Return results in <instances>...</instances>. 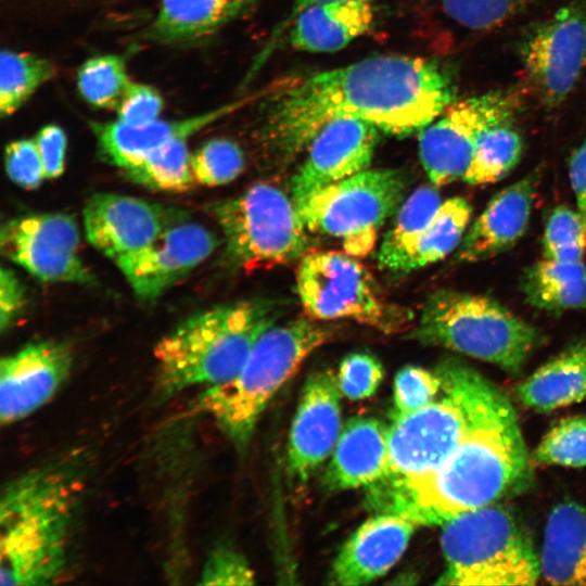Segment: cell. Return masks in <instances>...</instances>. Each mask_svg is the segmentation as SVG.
<instances>
[{"label": "cell", "instance_id": "cell-9", "mask_svg": "<svg viewBox=\"0 0 586 586\" xmlns=\"http://www.w3.org/2000/svg\"><path fill=\"white\" fill-rule=\"evenodd\" d=\"M211 211L224 233L226 264L234 269L285 265L306 251L307 228L297 206L273 184L258 182Z\"/></svg>", "mask_w": 586, "mask_h": 586}, {"label": "cell", "instance_id": "cell-46", "mask_svg": "<svg viewBox=\"0 0 586 586\" xmlns=\"http://www.w3.org/2000/svg\"><path fill=\"white\" fill-rule=\"evenodd\" d=\"M569 178L576 200V209L586 224V140L570 157Z\"/></svg>", "mask_w": 586, "mask_h": 586}, {"label": "cell", "instance_id": "cell-15", "mask_svg": "<svg viewBox=\"0 0 586 586\" xmlns=\"http://www.w3.org/2000/svg\"><path fill=\"white\" fill-rule=\"evenodd\" d=\"M82 216L88 241L116 264L186 220L187 213L133 196L100 193L88 200Z\"/></svg>", "mask_w": 586, "mask_h": 586}, {"label": "cell", "instance_id": "cell-24", "mask_svg": "<svg viewBox=\"0 0 586 586\" xmlns=\"http://www.w3.org/2000/svg\"><path fill=\"white\" fill-rule=\"evenodd\" d=\"M540 577L553 585H586V508L562 501L549 513L538 556Z\"/></svg>", "mask_w": 586, "mask_h": 586}, {"label": "cell", "instance_id": "cell-8", "mask_svg": "<svg viewBox=\"0 0 586 586\" xmlns=\"http://www.w3.org/2000/svg\"><path fill=\"white\" fill-rule=\"evenodd\" d=\"M435 370L442 378L438 396L419 410L392 419L386 480L432 472L456 449L466 433L477 371L457 358L444 359Z\"/></svg>", "mask_w": 586, "mask_h": 586}, {"label": "cell", "instance_id": "cell-7", "mask_svg": "<svg viewBox=\"0 0 586 586\" xmlns=\"http://www.w3.org/2000/svg\"><path fill=\"white\" fill-rule=\"evenodd\" d=\"M445 571L437 584L535 585L539 560L518 519L496 504L460 513L442 524Z\"/></svg>", "mask_w": 586, "mask_h": 586}, {"label": "cell", "instance_id": "cell-28", "mask_svg": "<svg viewBox=\"0 0 586 586\" xmlns=\"http://www.w3.org/2000/svg\"><path fill=\"white\" fill-rule=\"evenodd\" d=\"M471 213V205L462 198L443 202L426 227L394 258L386 270L410 272L447 256L460 245Z\"/></svg>", "mask_w": 586, "mask_h": 586}, {"label": "cell", "instance_id": "cell-3", "mask_svg": "<svg viewBox=\"0 0 586 586\" xmlns=\"http://www.w3.org/2000/svg\"><path fill=\"white\" fill-rule=\"evenodd\" d=\"M81 482L67 463L18 474L0 500L1 585L56 583L69 565Z\"/></svg>", "mask_w": 586, "mask_h": 586}, {"label": "cell", "instance_id": "cell-26", "mask_svg": "<svg viewBox=\"0 0 586 586\" xmlns=\"http://www.w3.org/2000/svg\"><path fill=\"white\" fill-rule=\"evenodd\" d=\"M256 0H161L149 35L163 43H190L211 37Z\"/></svg>", "mask_w": 586, "mask_h": 586}, {"label": "cell", "instance_id": "cell-41", "mask_svg": "<svg viewBox=\"0 0 586 586\" xmlns=\"http://www.w3.org/2000/svg\"><path fill=\"white\" fill-rule=\"evenodd\" d=\"M201 585H252L254 573L242 553L228 545L213 548L200 574Z\"/></svg>", "mask_w": 586, "mask_h": 586}, {"label": "cell", "instance_id": "cell-40", "mask_svg": "<svg viewBox=\"0 0 586 586\" xmlns=\"http://www.w3.org/2000/svg\"><path fill=\"white\" fill-rule=\"evenodd\" d=\"M383 379L381 362L367 353H353L340 364L336 380L343 395L353 400L374 394Z\"/></svg>", "mask_w": 586, "mask_h": 586}, {"label": "cell", "instance_id": "cell-23", "mask_svg": "<svg viewBox=\"0 0 586 586\" xmlns=\"http://www.w3.org/2000/svg\"><path fill=\"white\" fill-rule=\"evenodd\" d=\"M388 475V428L371 417L352 418L334 446L326 484L332 491L371 487Z\"/></svg>", "mask_w": 586, "mask_h": 586}, {"label": "cell", "instance_id": "cell-30", "mask_svg": "<svg viewBox=\"0 0 586 586\" xmlns=\"http://www.w3.org/2000/svg\"><path fill=\"white\" fill-rule=\"evenodd\" d=\"M522 152L523 140L513 118L495 123L479 136L462 180L471 186L497 182L515 167Z\"/></svg>", "mask_w": 586, "mask_h": 586}, {"label": "cell", "instance_id": "cell-34", "mask_svg": "<svg viewBox=\"0 0 586 586\" xmlns=\"http://www.w3.org/2000/svg\"><path fill=\"white\" fill-rule=\"evenodd\" d=\"M130 82L126 62L117 54L89 58L77 72L80 95L98 109L115 110Z\"/></svg>", "mask_w": 586, "mask_h": 586}, {"label": "cell", "instance_id": "cell-2", "mask_svg": "<svg viewBox=\"0 0 586 586\" xmlns=\"http://www.w3.org/2000/svg\"><path fill=\"white\" fill-rule=\"evenodd\" d=\"M527 448L508 397L477 372L466 433L432 472L370 487L372 506L419 525L449 519L520 491L530 481Z\"/></svg>", "mask_w": 586, "mask_h": 586}, {"label": "cell", "instance_id": "cell-39", "mask_svg": "<svg viewBox=\"0 0 586 586\" xmlns=\"http://www.w3.org/2000/svg\"><path fill=\"white\" fill-rule=\"evenodd\" d=\"M442 390V378L436 370L417 366L400 369L394 381L392 419L409 415L434 400Z\"/></svg>", "mask_w": 586, "mask_h": 586}, {"label": "cell", "instance_id": "cell-42", "mask_svg": "<svg viewBox=\"0 0 586 586\" xmlns=\"http://www.w3.org/2000/svg\"><path fill=\"white\" fill-rule=\"evenodd\" d=\"M4 166L9 178L25 189L38 188L46 178L34 139H18L4 150Z\"/></svg>", "mask_w": 586, "mask_h": 586}, {"label": "cell", "instance_id": "cell-13", "mask_svg": "<svg viewBox=\"0 0 586 586\" xmlns=\"http://www.w3.org/2000/svg\"><path fill=\"white\" fill-rule=\"evenodd\" d=\"M527 79L549 109L575 88L586 66V2L574 0L538 23L519 47Z\"/></svg>", "mask_w": 586, "mask_h": 586}, {"label": "cell", "instance_id": "cell-31", "mask_svg": "<svg viewBox=\"0 0 586 586\" xmlns=\"http://www.w3.org/2000/svg\"><path fill=\"white\" fill-rule=\"evenodd\" d=\"M55 75L54 65L42 56L13 50L0 55V114L13 115L43 84Z\"/></svg>", "mask_w": 586, "mask_h": 586}, {"label": "cell", "instance_id": "cell-33", "mask_svg": "<svg viewBox=\"0 0 586 586\" xmlns=\"http://www.w3.org/2000/svg\"><path fill=\"white\" fill-rule=\"evenodd\" d=\"M438 192L431 187L413 191L403 203L391 230L385 234L378 253L381 268L386 269L394 258L426 227L442 205Z\"/></svg>", "mask_w": 586, "mask_h": 586}, {"label": "cell", "instance_id": "cell-25", "mask_svg": "<svg viewBox=\"0 0 586 586\" xmlns=\"http://www.w3.org/2000/svg\"><path fill=\"white\" fill-rule=\"evenodd\" d=\"M374 18L366 0L316 4L298 13L290 27V43L307 52H333L365 34Z\"/></svg>", "mask_w": 586, "mask_h": 586}, {"label": "cell", "instance_id": "cell-29", "mask_svg": "<svg viewBox=\"0 0 586 586\" xmlns=\"http://www.w3.org/2000/svg\"><path fill=\"white\" fill-rule=\"evenodd\" d=\"M522 290L527 302L539 309L556 313L586 308V266L583 260L544 257L528 268Z\"/></svg>", "mask_w": 586, "mask_h": 586}, {"label": "cell", "instance_id": "cell-27", "mask_svg": "<svg viewBox=\"0 0 586 586\" xmlns=\"http://www.w3.org/2000/svg\"><path fill=\"white\" fill-rule=\"evenodd\" d=\"M527 408L548 412L586 400V341L574 344L537 368L518 387Z\"/></svg>", "mask_w": 586, "mask_h": 586}, {"label": "cell", "instance_id": "cell-35", "mask_svg": "<svg viewBox=\"0 0 586 586\" xmlns=\"http://www.w3.org/2000/svg\"><path fill=\"white\" fill-rule=\"evenodd\" d=\"M534 457L543 464L586 467V416H572L556 423L542 438Z\"/></svg>", "mask_w": 586, "mask_h": 586}, {"label": "cell", "instance_id": "cell-19", "mask_svg": "<svg viewBox=\"0 0 586 586\" xmlns=\"http://www.w3.org/2000/svg\"><path fill=\"white\" fill-rule=\"evenodd\" d=\"M341 391L334 373L318 371L305 382L291 426L288 470L305 482L334 449L341 431Z\"/></svg>", "mask_w": 586, "mask_h": 586}, {"label": "cell", "instance_id": "cell-36", "mask_svg": "<svg viewBox=\"0 0 586 586\" xmlns=\"http://www.w3.org/2000/svg\"><path fill=\"white\" fill-rule=\"evenodd\" d=\"M544 257L562 262L583 260L586 253V224L577 209L555 207L543 234Z\"/></svg>", "mask_w": 586, "mask_h": 586}, {"label": "cell", "instance_id": "cell-5", "mask_svg": "<svg viewBox=\"0 0 586 586\" xmlns=\"http://www.w3.org/2000/svg\"><path fill=\"white\" fill-rule=\"evenodd\" d=\"M310 318L271 326L258 337L241 370L229 381L205 387L198 407L243 450L269 399L304 359L331 336Z\"/></svg>", "mask_w": 586, "mask_h": 586}, {"label": "cell", "instance_id": "cell-37", "mask_svg": "<svg viewBox=\"0 0 586 586\" xmlns=\"http://www.w3.org/2000/svg\"><path fill=\"white\" fill-rule=\"evenodd\" d=\"M244 165L242 149L226 138L208 140L191 154L194 180L204 186H221L234 180Z\"/></svg>", "mask_w": 586, "mask_h": 586}, {"label": "cell", "instance_id": "cell-21", "mask_svg": "<svg viewBox=\"0 0 586 586\" xmlns=\"http://www.w3.org/2000/svg\"><path fill=\"white\" fill-rule=\"evenodd\" d=\"M245 101L233 102L180 119H155L143 125L118 120L91 123L101 157L120 169L139 163L151 152L178 139H188L208 125L231 114Z\"/></svg>", "mask_w": 586, "mask_h": 586}, {"label": "cell", "instance_id": "cell-11", "mask_svg": "<svg viewBox=\"0 0 586 586\" xmlns=\"http://www.w3.org/2000/svg\"><path fill=\"white\" fill-rule=\"evenodd\" d=\"M405 191L399 170L366 169L315 191L296 206L307 230L339 239L353 256H366Z\"/></svg>", "mask_w": 586, "mask_h": 586}, {"label": "cell", "instance_id": "cell-16", "mask_svg": "<svg viewBox=\"0 0 586 586\" xmlns=\"http://www.w3.org/2000/svg\"><path fill=\"white\" fill-rule=\"evenodd\" d=\"M205 227L180 221L166 229L151 245L116 263L136 295L151 301L182 280L217 247Z\"/></svg>", "mask_w": 586, "mask_h": 586}, {"label": "cell", "instance_id": "cell-4", "mask_svg": "<svg viewBox=\"0 0 586 586\" xmlns=\"http://www.w3.org/2000/svg\"><path fill=\"white\" fill-rule=\"evenodd\" d=\"M276 317L269 302L241 301L183 320L154 348L158 396L167 399L189 387L231 380Z\"/></svg>", "mask_w": 586, "mask_h": 586}, {"label": "cell", "instance_id": "cell-1", "mask_svg": "<svg viewBox=\"0 0 586 586\" xmlns=\"http://www.w3.org/2000/svg\"><path fill=\"white\" fill-rule=\"evenodd\" d=\"M455 100L454 81L435 61L371 56L273 92L265 102L262 137L272 155L288 160L333 119L358 118L403 137L431 124Z\"/></svg>", "mask_w": 586, "mask_h": 586}, {"label": "cell", "instance_id": "cell-38", "mask_svg": "<svg viewBox=\"0 0 586 586\" xmlns=\"http://www.w3.org/2000/svg\"><path fill=\"white\" fill-rule=\"evenodd\" d=\"M534 0H441L445 14L458 25L486 31L502 26Z\"/></svg>", "mask_w": 586, "mask_h": 586}, {"label": "cell", "instance_id": "cell-18", "mask_svg": "<svg viewBox=\"0 0 586 586\" xmlns=\"http://www.w3.org/2000/svg\"><path fill=\"white\" fill-rule=\"evenodd\" d=\"M380 130L358 118L328 123L310 141L305 162L291 184L294 203L315 191L366 170L380 139Z\"/></svg>", "mask_w": 586, "mask_h": 586}, {"label": "cell", "instance_id": "cell-44", "mask_svg": "<svg viewBox=\"0 0 586 586\" xmlns=\"http://www.w3.org/2000/svg\"><path fill=\"white\" fill-rule=\"evenodd\" d=\"M46 178L60 177L65 167L67 146L66 133L62 127L50 124L40 128L35 137Z\"/></svg>", "mask_w": 586, "mask_h": 586}, {"label": "cell", "instance_id": "cell-10", "mask_svg": "<svg viewBox=\"0 0 586 586\" xmlns=\"http://www.w3.org/2000/svg\"><path fill=\"white\" fill-rule=\"evenodd\" d=\"M296 288L313 320L353 319L394 333L405 329L412 318L409 309L388 303L370 271L346 252L304 254L297 267Z\"/></svg>", "mask_w": 586, "mask_h": 586}, {"label": "cell", "instance_id": "cell-20", "mask_svg": "<svg viewBox=\"0 0 586 586\" xmlns=\"http://www.w3.org/2000/svg\"><path fill=\"white\" fill-rule=\"evenodd\" d=\"M418 525L392 512L370 518L341 548L332 564L330 583L362 585L384 575L405 552Z\"/></svg>", "mask_w": 586, "mask_h": 586}, {"label": "cell", "instance_id": "cell-32", "mask_svg": "<svg viewBox=\"0 0 586 586\" xmlns=\"http://www.w3.org/2000/svg\"><path fill=\"white\" fill-rule=\"evenodd\" d=\"M125 176L145 188L183 192L191 188L194 177L187 139L168 142L133 166L124 169Z\"/></svg>", "mask_w": 586, "mask_h": 586}, {"label": "cell", "instance_id": "cell-12", "mask_svg": "<svg viewBox=\"0 0 586 586\" xmlns=\"http://www.w3.org/2000/svg\"><path fill=\"white\" fill-rule=\"evenodd\" d=\"M519 107L520 98L511 90L455 100L419 131V156L431 182L440 187L462 179L481 132L514 118Z\"/></svg>", "mask_w": 586, "mask_h": 586}, {"label": "cell", "instance_id": "cell-14", "mask_svg": "<svg viewBox=\"0 0 586 586\" xmlns=\"http://www.w3.org/2000/svg\"><path fill=\"white\" fill-rule=\"evenodd\" d=\"M79 243L75 219L62 213L20 216L5 221L0 233L1 253L43 282L94 283Z\"/></svg>", "mask_w": 586, "mask_h": 586}, {"label": "cell", "instance_id": "cell-17", "mask_svg": "<svg viewBox=\"0 0 586 586\" xmlns=\"http://www.w3.org/2000/svg\"><path fill=\"white\" fill-rule=\"evenodd\" d=\"M73 356L56 341L26 344L1 359L0 421L11 424L47 404L67 379Z\"/></svg>", "mask_w": 586, "mask_h": 586}, {"label": "cell", "instance_id": "cell-45", "mask_svg": "<svg viewBox=\"0 0 586 586\" xmlns=\"http://www.w3.org/2000/svg\"><path fill=\"white\" fill-rule=\"evenodd\" d=\"M25 289L9 268L2 267L0 272V328L9 330L22 313L25 305Z\"/></svg>", "mask_w": 586, "mask_h": 586}, {"label": "cell", "instance_id": "cell-43", "mask_svg": "<svg viewBox=\"0 0 586 586\" xmlns=\"http://www.w3.org/2000/svg\"><path fill=\"white\" fill-rule=\"evenodd\" d=\"M164 107L161 93L150 85L131 81L116 110V120L131 126L143 125L158 118Z\"/></svg>", "mask_w": 586, "mask_h": 586}, {"label": "cell", "instance_id": "cell-47", "mask_svg": "<svg viewBox=\"0 0 586 586\" xmlns=\"http://www.w3.org/2000/svg\"><path fill=\"white\" fill-rule=\"evenodd\" d=\"M336 1H353V0H295L289 15L281 22V24L277 27L275 30V35L278 36L281 34L284 27L290 26L295 16L301 13L303 10H305L308 7L316 5V4H322L328 2H336ZM369 1V0H366Z\"/></svg>", "mask_w": 586, "mask_h": 586}, {"label": "cell", "instance_id": "cell-22", "mask_svg": "<svg viewBox=\"0 0 586 586\" xmlns=\"http://www.w3.org/2000/svg\"><path fill=\"white\" fill-rule=\"evenodd\" d=\"M537 177L533 174L499 191L464 233L457 257L479 262L519 241L527 229Z\"/></svg>", "mask_w": 586, "mask_h": 586}, {"label": "cell", "instance_id": "cell-6", "mask_svg": "<svg viewBox=\"0 0 586 586\" xmlns=\"http://www.w3.org/2000/svg\"><path fill=\"white\" fill-rule=\"evenodd\" d=\"M412 337L518 373L543 336L497 301L442 289L425 301Z\"/></svg>", "mask_w": 586, "mask_h": 586}]
</instances>
